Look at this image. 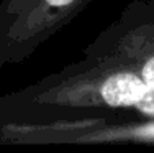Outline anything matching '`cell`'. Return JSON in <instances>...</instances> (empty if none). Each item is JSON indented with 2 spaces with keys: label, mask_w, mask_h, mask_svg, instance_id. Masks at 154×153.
Masks as SVG:
<instances>
[{
  "label": "cell",
  "mask_w": 154,
  "mask_h": 153,
  "mask_svg": "<svg viewBox=\"0 0 154 153\" xmlns=\"http://www.w3.org/2000/svg\"><path fill=\"white\" fill-rule=\"evenodd\" d=\"M138 107L141 109L144 114L148 115H154V86H148L143 94L141 100L138 102Z\"/></svg>",
  "instance_id": "cell-2"
},
{
  "label": "cell",
  "mask_w": 154,
  "mask_h": 153,
  "mask_svg": "<svg viewBox=\"0 0 154 153\" xmlns=\"http://www.w3.org/2000/svg\"><path fill=\"white\" fill-rule=\"evenodd\" d=\"M143 79L148 86H154V56L143 68Z\"/></svg>",
  "instance_id": "cell-3"
},
{
  "label": "cell",
  "mask_w": 154,
  "mask_h": 153,
  "mask_svg": "<svg viewBox=\"0 0 154 153\" xmlns=\"http://www.w3.org/2000/svg\"><path fill=\"white\" fill-rule=\"evenodd\" d=\"M148 84L144 79L131 74L120 72L110 76L102 86V97L110 105H136L141 100Z\"/></svg>",
  "instance_id": "cell-1"
},
{
  "label": "cell",
  "mask_w": 154,
  "mask_h": 153,
  "mask_svg": "<svg viewBox=\"0 0 154 153\" xmlns=\"http://www.w3.org/2000/svg\"><path fill=\"white\" fill-rule=\"evenodd\" d=\"M49 5H54V7H66L69 3H72L74 0H46Z\"/></svg>",
  "instance_id": "cell-4"
}]
</instances>
